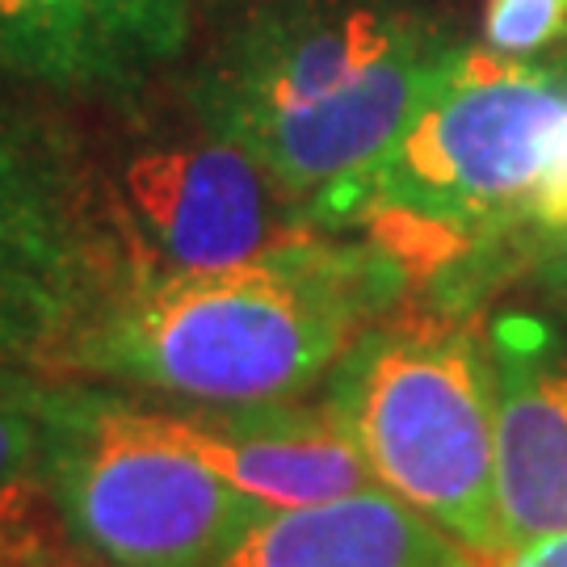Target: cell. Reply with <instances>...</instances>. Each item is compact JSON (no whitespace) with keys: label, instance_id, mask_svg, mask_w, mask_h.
<instances>
[{"label":"cell","instance_id":"obj_7","mask_svg":"<svg viewBox=\"0 0 567 567\" xmlns=\"http://www.w3.org/2000/svg\"><path fill=\"white\" fill-rule=\"evenodd\" d=\"M102 182L126 274H215L316 231L261 164L198 118L131 135Z\"/></svg>","mask_w":567,"mask_h":567},{"label":"cell","instance_id":"obj_5","mask_svg":"<svg viewBox=\"0 0 567 567\" xmlns=\"http://www.w3.org/2000/svg\"><path fill=\"white\" fill-rule=\"evenodd\" d=\"M39 484L93 567H215L274 513L161 433L143 404L72 383L55 386Z\"/></svg>","mask_w":567,"mask_h":567},{"label":"cell","instance_id":"obj_6","mask_svg":"<svg viewBox=\"0 0 567 567\" xmlns=\"http://www.w3.org/2000/svg\"><path fill=\"white\" fill-rule=\"evenodd\" d=\"M126 269L89 152L0 89V362L55 365Z\"/></svg>","mask_w":567,"mask_h":567},{"label":"cell","instance_id":"obj_4","mask_svg":"<svg viewBox=\"0 0 567 567\" xmlns=\"http://www.w3.org/2000/svg\"><path fill=\"white\" fill-rule=\"evenodd\" d=\"M337 408L374 484L475 555L505 550L496 501V365L471 320L370 328L332 370Z\"/></svg>","mask_w":567,"mask_h":567},{"label":"cell","instance_id":"obj_13","mask_svg":"<svg viewBox=\"0 0 567 567\" xmlns=\"http://www.w3.org/2000/svg\"><path fill=\"white\" fill-rule=\"evenodd\" d=\"M567 34V0H487L484 47L508 60H534Z\"/></svg>","mask_w":567,"mask_h":567},{"label":"cell","instance_id":"obj_1","mask_svg":"<svg viewBox=\"0 0 567 567\" xmlns=\"http://www.w3.org/2000/svg\"><path fill=\"white\" fill-rule=\"evenodd\" d=\"M466 42L421 0H206L185 114L328 231Z\"/></svg>","mask_w":567,"mask_h":567},{"label":"cell","instance_id":"obj_11","mask_svg":"<svg viewBox=\"0 0 567 567\" xmlns=\"http://www.w3.org/2000/svg\"><path fill=\"white\" fill-rule=\"evenodd\" d=\"M215 567H480V559L386 487L265 513Z\"/></svg>","mask_w":567,"mask_h":567},{"label":"cell","instance_id":"obj_2","mask_svg":"<svg viewBox=\"0 0 567 567\" xmlns=\"http://www.w3.org/2000/svg\"><path fill=\"white\" fill-rule=\"evenodd\" d=\"M412 286L370 240L307 231L215 274H126L55 358L60 370L177 404L295 400Z\"/></svg>","mask_w":567,"mask_h":567},{"label":"cell","instance_id":"obj_15","mask_svg":"<svg viewBox=\"0 0 567 567\" xmlns=\"http://www.w3.org/2000/svg\"><path fill=\"white\" fill-rule=\"evenodd\" d=\"M492 567H567V529L538 534L517 547H505Z\"/></svg>","mask_w":567,"mask_h":567},{"label":"cell","instance_id":"obj_12","mask_svg":"<svg viewBox=\"0 0 567 567\" xmlns=\"http://www.w3.org/2000/svg\"><path fill=\"white\" fill-rule=\"evenodd\" d=\"M55 383L21 362H0V501L21 484H39L51 429Z\"/></svg>","mask_w":567,"mask_h":567},{"label":"cell","instance_id":"obj_3","mask_svg":"<svg viewBox=\"0 0 567 567\" xmlns=\"http://www.w3.org/2000/svg\"><path fill=\"white\" fill-rule=\"evenodd\" d=\"M567 152V63L463 47L404 135L349 189L328 236L362 231L458 307L466 269L534 240L529 210Z\"/></svg>","mask_w":567,"mask_h":567},{"label":"cell","instance_id":"obj_14","mask_svg":"<svg viewBox=\"0 0 567 567\" xmlns=\"http://www.w3.org/2000/svg\"><path fill=\"white\" fill-rule=\"evenodd\" d=\"M529 269H534L538 290L567 307V227L529 240Z\"/></svg>","mask_w":567,"mask_h":567},{"label":"cell","instance_id":"obj_10","mask_svg":"<svg viewBox=\"0 0 567 567\" xmlns=\"http://www.w3.org/2000/svg\"><path fill=\"white\" fill-rule=\"evenodd\" d=\"M496 365V501L505 547L567 529V332L534 316H501Z\"/></svg>","mask_w":567,"mask_h":567},{"label":"cell","instance_id":"obj_16","mask_svg":"<svg viewBox=\"0 0 567 567\" xmlns=\"http://www.w3.org/2000/svg\"><path fill=\"white\" fill-rule=\"evenodd\" d=\"M18 567H93V564H89V559H84V564H76V559H47V555H42V559H21L18 555Z\"/></svg>","mask_w":567,"mask_h":567},{"label":"cell","instance_id":"obj_8","mask_svg":"<svg viewBox=\"0 0 567 567\" xmlns=\"http://www.w3.org/2000/svg\"><path fill=\"white\" fill-rule=\"evenodd\" d=\"M194 34L198 0H0V76L135 110L189 60Z\"/></svg>","mask_w":567,"mask_h":567},{"label":"cell","instance_id":"obj_17","mask_svg":"<svg viewBox=\"0 0 567 567\" xmlns=\"http://www.w3.org/2000/svg\"><path fill=\"white\" fill-rule=\"evenodd\" d=\"M18 555H21V550H18ZM18 555H9V550L0 547V567H18Z\"/></svg>","mask_w":567,"mask_h":567},{"label":"cell","instance_id":"obj_9","mask_svg":"<svg viewBox=\"0 0 567 567\" xmlns=\"http://www.w3.org/2000/svg\"><path fill=\"white\" fill-rule=\"evenodd\" d=\"M152 425L265 508H303L379 487L328 404H173Z\"/></svg>","mask_w":567,"mask_h":567}]
</instances>
